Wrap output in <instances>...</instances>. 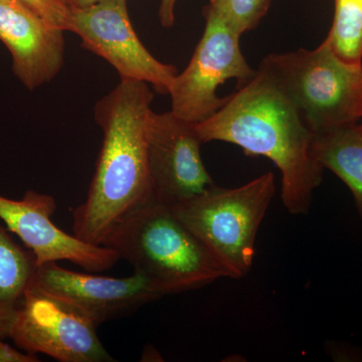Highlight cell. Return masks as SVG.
Masks as SVG:
<instances>
[{"label": "cell", "mask_w": 362, "mask_h": 362, "mask_svg": "<svg viewBox=\"0 0 362 362\" xmlns=\"http://www.w3.org/2000/svg\"><path fill=\"white\" fill-rule=\"evenodd\" d=\"M153 97L147 83L120 78L95 105L103 140L87 199L73 211L78 239L102 246L119 221L153 201L147 145Z\"/></svg>", "instance_id": "cell-1"}, {"label": "cell", "mask_w": 362, "mask_h": 362, "mask_svg": "<svg viewBox=\"0 0 362 362\" xmlns=\"http://www.w3.org/2000/svg\"><path fill=\"white\" fill-rule=\"evenodd\" d=\"M204 143H232L247 156H264L281 173L288 213L307 214L324 169L313 156L312 132L294 105L265 71L228 95L223 108L197 124Z\"/></svg>", "instance_id": "cell-2"}, {"label": "cell", "mask_w": 362, "mask_h": 362, "mask_svg": "<svg viewBox=\"0 0 362 362\" xmlns=\"http://www.w3.org/2000/svg\"><path fill=\"white\" fill-rule=\"evenodd\" d=\"M102 246L113 250L164 295L197 289L226 277L206 247L166 204L153 201L119 221Z\"/></svg>", "instance_id": "cell-3"}, {"label": "cell", "mask_w": 362, "mask_h": 362, "mask_svg": "<svg viewBox=\"0 0 362 362\" xmlns=\"http://www.w3.org/2000/svg\"><path fill=\"white\" fill-rule=\"evenodd\" d=\"M258 69L273 78L314 134L362 120V64L343 61L326 40L312 51L269 54Z\"/></svg>", "instance_id": "cell-4"}, {"label": "cell", "mask_w": 362, "mask_h": 362, "mask_svg": "<svg viewBox=\"0 0 362 362\" xmlns=\"http://www.w3.org/2000/svg\"><path fill=\"white\" fill-rule=\"evenodd\" d=\"M275 192V176L267 173L239 187L213 185L170 207L226 277L240 279L251 271L257 235Z\"/></svg>", "instance_id": "cell-5"}, {"label": "cell", "mask_w": 362, "mask_h": 362, "mask_svg": "<svg viewBox=\"0 0 362 362\" xmlns=\"http://www.w3.org/2000/svg\"><path fill=\"white\" fill-rule=\"evenodd\" d=\"M206 26L185 70L176 76L168 95L171 112L187 122L199 124L214 115L228 102L218 96V87L235 78L237 88L256 76L240 49L242 35L233 32L218 14L204 7Z\"/></svg>", "instance_id": "cell-6"}, {"label": "cell", "mask_w": 362, "mask_h": 362, "mask_svg": "<svg viewBox=\"0 0 362 362\" xmlns=\"http://www.w3.org/2000/svg\"><path fill=\"white\" fill-rule=\"evenodd\" d=\"M97 327L71 305L28 288L7 338L23 351L61 362L114 361L98 337Z\"/></svg>", "instance_id": "cell-7"}, {"label": "cell", "mask_w": 362, "mask_h": 362, "mask_svg": "<svg viewBox=\"0 0 362 362\" xmlns=\"http://www.w3.org/2000/svg\"><path fill=\"white\" fill-rule=\"evenodd\" d=\"M71 8L70 32L88 51L106 59L120 78L140 81L160 94H168L178 71L150 54L138 37L127 0H100L83 8Z\"/></svg>", "instance_id": "cell-8"}, {"label": "cell", "mask_w": 362, "mask_h": 362, "mask_svg": "<svg viewBox=\"0 0 362 362\" xmlns=\"http://www.w3.org/2000/svg\"><path fill=\"white\" fill-rule=\"evenodd\" d=\"M197 124L173 112H152L147 132L152 189L166 206L187 201L214 185L202 160Z\"/></svg>", "instance_id": "cell-9"}, {"label": "cell", "mask_w": 362, "mask_h": 362, "mask_svg": "<svg viewBox=\"0 0 362 362\" xmlns=\"http://www.w3.org/2000/svg\"><path fill=\"white\" fill-rule=\"evenodd\" d=\"M28 288L66 302L97 326L164 296L140 272L125 278L105 277L68 270L58 262L37 265Z\"/></svg>", "instance_id": "cell-10"}, {"label": "cell", "mask_w": 362, "mask_h": 362, "mask_svg": "<svg viewBox=\"0 0 362 362\" xmlns=\"http://www.w3.org/2000/svg\"><path fill=\"white\" fill-rule=\"evenodd\" d=\"M57 202L52 195L28 190L23 199L0 195V221L35 254L37 265L69 261L93 272L106 271L120 259L113 250L89 244L52 221Z\"/></svg>", "instance_id": "cell-11"}, {"label": "cell", "mask_w": 362, "mask_h": 362, "mask_svg": "<svg viewBox=\"0 0 362 362\" xmlns=\"http://www.w3.org/2000/svg\"><path fill=\"white\" fill-rule=\"evenodd\" d=\"M64 33L16 0H0V42L26 89H37L58 76L65 63Z\"/></svg>", "instance_id": "cell-12"}, {"label": "cell", "mask_w": 362, "mask_h": 362, "mask_svg": "<svg viewBox=\"0 0 362 362\" xmlns=\"http://www.w3.org/2000/svg\"><path fill=\"white\" fill-rule=\"evenodd\" d=\"M313 156L346 185L362 220V128L359 124L317 133Z\"/></svg>", "instance_id": "cell-13"}, {"label": "cell", "mask_w": 362, "mask_h": 362, "mask_svg": "<svg viewBox=\"0 0 362 362\" xmlns=\"http://www.w3.org/2000/svg\"><path fill=\"white\" fill-rule=\"evenodd\" d=\"M35 254L21 247L0 223V337L7 338L16 312L35 274Z\"/></svg>", "instance_id": "cell-14"}, {"label": "cell", "mask_w": 362, "mask_h": 362, "mask_svg": "<svg viewBox=\"0 0 362 362\" xmlns=\"http://www.w3.org/2000/svg\"><path fill=\"white\" fill-rule=\"evenodd\" d=\"M334 16L326 40L343 61L362 64V0H333Z\"/></svg>", "instance_id": "cell-15"}, {"label": "cell", "mask_w": 362, "mask_h": 362, "mask_svg": "<svg viewBox=\"0 0 362 362\" xmlns=\"http://www.w3.org/2000/svg\"><path fill=\"white\" fill-rule=\"evenodd\" d=\"M272 0H209V7L226 25L243 35L255 30L268 13Z\"/></svg>", "instance_id": "cell-16"}, {"label": "cell", "mask_w": 362, "mask_h": 362, "mask_svg": "<svg viewBox=\"0 0 362 362\" xmlns=\"http://www.w3.org/2000/svg\"><path fill=\"white\" fill-rule=\"evenodd\" d=\"M44 18L47 23L70 32L71 8L64 0H16Z\"/></svg>", "instance_id": "cell-17"}, {"label": "cell", "mask_w": 362, "mask_h": 362, "mask_svg": "<svg viewBox=\"0 0 362 362\" xmlns=\"http://www.w3.org/2000/svg\"><path fill=\"white\" fill-rule=\"evenodd\" d=\"M39 357L21 349H13L0 337V362H37Z\"/></svg>", "instance_id": "cell-18"}, {"label": "cell", "mask_w": 362, "mask_h": 362, "mask_svg": "<svg viewBox=\"0 0 362 362\" xmlns=\"http://www.w3.org/2000/svg\"><path fill=\"white\" fill-rule=\"evenodd\" d=\"M178 0H160L158 18L161 25L165 28H173L175 21V6Z\"/></svg>", "instance_id": "cell-19"}, {"label": "cell", "mask_w": 362, "mask_h": 362, "mask_svg": "<svg viewBox=\"0 0 362 362\" xmlns=\"http://www.w3.org/2000/svg\"><path fill=\"white\" fill-rule=\"evenodd\" d=\"M98 1L100 0H66V4L73 8H83V7L92 6Z\"/></svg>", "instance_id": "cell-20"}, {"label": "cell", "mask_w": 362, "mask_h": 362, "mask_svg": "<svg viewBox=\"0 0 362 362\" xmlns=\"http://www.w3.org/2000/svg\"><path fill=\"white\" fill-rule=\"evenodd\" d=\"M362 121V120H361ZM359 125H361V127L362 128V123L361 124H359Z\"/></svg>", "instance_id": "cell-21"}, {"label": "cell", "mask_w": 362, "mask_h": 362, "mask_svg": "<svg viewBox=\"0 0 362 362\" xmlns=\"http://www.w3.org/2000/svg\"><path fill=\"white\" fill-rule=\"evenodd\" d=\"M64 1H65V2H66V0H64ZM68 6H69V4H68Z\"/></svg>", "instance_id": "cell-22"}]
</instances>
